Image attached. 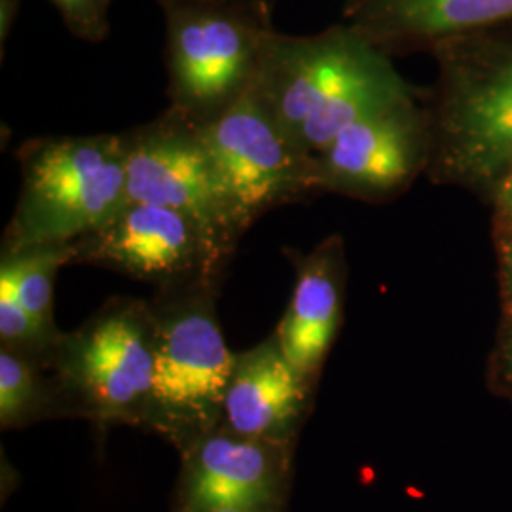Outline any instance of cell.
<instances>
[{
	"mask_svg": "<svg viewBox=\"0 0 512 512\" xmlns=\"http://www.w3.org/2000/svg\"><path fill=\"white\" fill-rule=\"evenodd\" d=\"M236 2L251 4V6H256V8H260V10H266V12L274 14L275 6H277L279 0H236Z\"/></svg>",
	"mask_w": 512,
	"mask_h": 512,
	"instance_id": "22",
	"label": "cell"
},
{
	"mask_svg": "<svg viewBox=\"0 0 512 512\" xmlns=\"http://www.w3.org/2000/svg\"><path fill=\"white\" fill-rule=\"evenodd\" d=\"M423 93L431 154L425 177L478 194L512 165V19L450 38Z\"/></svg>",
	"mask_w": 512,
	"mask_h": 512,
	"instance_id": "2",
	"label": "cell"
},
{
	"mask_svg": "<svg viewBox=\"0 0 512 512\" xmlns=\"http://www.w3.org/2000/svg\"><path fill=\"white\" fill-rule=\"evenodd\" d=\"M253 90L310 154L353 122L420 95L391 57L346 21L313 35L274 29Z\"/></svg>",
	"mask_w": 512,
	"mask_h": 512,
	"instance_id": "1",
	"label": "cell"
},
{
	"mask_svg": "<svg viewBox=\"0 0 512 512\" xmlns=\"http://www.w3.org/2000/svg\"><path fill=\"white\" fill-rule=\"evenodd\" d=\"M313 395L315 387L298 374L272 332L234 355L220 425L249 439L296 446Z\"/></svg>",
	"mask_w": 512,
	"mask_h": 512,
	"instance_id": "13",
	"label": "cell"
},
{
	"mask_svg": "<svg viewBox=\"0 0 512 512\" xmlns=\"http://www.w3.org/2000/svg\"><path fill=\"white\" fill-rule=\"evenodd\" d=\"M294 454V444L249 439L219 425L181 452L169 512H285L293 488Z\"/></svg>",
	"mask_w": 512,
	"mask_h": 512,
	"instance_id": "11",
	"label": "cell"
},
{
	"mask_svg": "<svg viewBox=\"0 0 512 512\" xmlns=\"http://www.w3.org/2000/svg\"><path fill=\"white\" fill-rule=\"evenodd\" d=\"M503 323H512V220L492 217Z\"/></svg>",
	"mask_w": 512,
	"mask_h": 512,
	"instance_id": "18",
	"label": "cell"
},
{
	"mask_svg": "<svg viewBox=\"0 0 512 512\" xmlns=\"http://www.w3.org/2000/svg\"><path fill=\"white\" fill-rule=\"evenodd\" d=\"M220 283L154 289V382L143 431L181 454L219 427L234 355L217 315Z\"/></svg>",
	"mask_w": 512,
	"mask_h": 512,
	"instance_id": "4",
	"label": "cell"
},
{
	"mask_svg": "<svg viewBox=\"0 0 512 512\" xmlns=\"http://www.w3.org/2000/svg\"><path fill=\"white\" fill-rule=\"evenodd\" d=\"M50 368L71 420L145 427L154 382V319L145 298L114 296L63 332Z\"/></svg>",
	"mask_w": 512,
	"mask_h": 512,
	"instance_id": "6",
	"label": "cell"
},
{
	"mask_svg": "<svg viewBox=\"0 0 512 512\" xmlns=\"http://www.w3.org/2000/svg\"><path fill=\"white\" fill-rule=\"evenodd\" d=\"M213 512H264V511H255V509H220V511Z\"/></svg>",
	"mask_w": 512,
	"mask_h": 512,
	"instance_id": "23",
	"label": "cell"
},
{
	"mask_svg": "<svg viewBox=\"0 0 512 512\" xmlns=\"http://www.w3.org/2000/svg\"><path fill=\"white\" fill-rule=\"evenodd\" d=\"M342 18L382 52L429 54L437 44L512 19V0H342Z\"/></svg>",
	"mask_w": 512,
	"mask_h": 512,
	"instance_id": "14",
	"label": "cell"
},
{
	"mask_svg": "<svg viewBox=\"0 0 512 512\" xmlns=\"http://www.w3.org/2000/svg\"><path fill=\"white\" fill-rule=\"evenodd\" d=\"M73 253V266H97L165 289L222 285L236 249L181 211L128 202L101 228L73 241Z\"/></svg>",
	"mask_w": 512,
	"mask_h": 512,
	"instance_id": "8",
	"label": "cell"
},
{
	"mask_svg": "<svg viewBox=\"0 0 512 512\" xmlns=\"http://www.w3.org/2000/svg\"><path fill=\"white\" fill-rule=\"evenodd\" d=\"M16 160L21 186L2 251L73 243L128 203L120 133L35 137L19 145Z\"/></svg>",
	"mask_w": 512,
	"mask_h": 512,
	"instance_id": "3",
	"label": "cell"
},
{
	"mask_svg": "<svg viewBox=\"0 0 512 512\" xmlns=\"http://www.w3.org/2000/svg\"><path fill=\"white\" fill-rule=\"evenodd\" d=\"M67 31L84 42H103L110 29L112 0H50Z\"/></svg>",
	"mask_w": 512,
	"mask_h": 512,
	"instance_id": "17",
	"label": "cell"
},
{
	"mask_svg": "<svg viewBox=\"0 0 512 512\" xmlns=\"http://www.w3.org/2000/svg\"><path fill=\"white\" fill-rule=\"evenodd\" d=\"M48 420H71L52 368L0 348V427L23 429Z\"/></svg>",
	"mask_w": 512,
	"mask_h": 512,
	"instance_id": "15",
	"label": "cell"
},
{
	"mask_svg": "<svg viewBox=\"0 0 512 512\" xmlns=\"http://www.w3.org/2000/svg\"><path fill=\"white\" fill-rule=\"evenodd\" d=\"M492 376L495 385L512 399V323H503L499 332L492 357Z\"/></svg>",
	"mask_w": 512,
	"mask_h": 512,
	"instance_id": "20",
	"label": "cell"
},
{
	"mask_svg": "<svg viewBox=\"0 0 512 512\" xmlns=\"http://www.w3.org/2000/svg\"><path fill=\"white\" fill-rule=\"evenodd\" d=\"M478 196L492 209V217L512 220V165L495 175Z\"/></svg>",
	"mask_w": 512,
	"mask_h": 512,
	"instance_id": "19",
	"label": "cell"
},
{
	"mask_svg": "<svg viewBox=\"0 0 512 512\" xmlns=\"http://www.w3.org/2000/svg\"><path fill=\"white\" fill-rule=\"evenodd\" d=\"M23 0H0V50L4 54V44L12 33Z\"/></svg>",
	"mask_w": 512,
	"mask_h": 512,
	"instance_id": "21",
	"label": "cell"
},
{
	"mask_svg": "<svg viewBox=\"0 0 512 512\" xmlns=\"http://www.w3.org/2000/svg\"><path fill=\"white\" fill-rule=\"evenodd\" d=\"M169 109L207 124L255 84L272 16L236 0H158Z\"/></svg>",
	"mask_w": 512,
	"mask_h": 512,
	"instance_id": "5",
	"label": "cell"
},
{
	"mask_svg": "<svg viewBox=\"0 0 512 512\" xmlns=\"http://www.w3.org/2000/svg\"><path fill=\"white\" fill-rule=\"evenodd\" d=\"M73 258V243L0 253V274L12 281L21 306L50 338H59L63 332L55 325V279L61 268L73 266Z\"/></svg>",
	"mask_w": 512,
	"mask_h": 512,
	"instance_id": "16",
	"label": "cell"
},
{
	"mask_svg": "<svg viewBox=\"0 0 512 512\" xmlns=\"http://www.w3.org/2000/svg\"><path fill=\"white\" fill-rule=\"evenodd\" d=\"M294 270L291 302L274 330L285 357L317 389L338 332L344 323L348 256L346 239L332 234L310 253L285 249Z\"/></svg>",
	"mask_w": 512,
	"mask_h": 512,
	"instance_id": "12",
	"label": "cell"
},
{
	"mask_svg": "<svg viewBox=\"0 0 512 512\" xmlns=\"http://www.w3.org/2000/svg\"><path fill=\"white\" fill-rule=\"evenodd\" d=\"M120 137L128 202L181 211L238 251L249 226L241 217L198 124L167 107L147 124L122 131Z\"/></svg>",
	"mask_w": 512,
	"mask_h": 512,
	"instance_id": "7",
	"label": "cell"
},
{
	"mask_svg": "<svg viewBox=\"0 0 512 512\" xmlns=\"http://www.w3.org/2000/svg\"><path fill=\"white\" fill-rule=\"evenodd\" d=\"M418 97L353 122L319 150L315 173L321 194L387 203L408 192L427 173L431 154L429 122Z\"/></svg>",
	"mask_w": 512,
	"mask_h": 512,
	"instance_id": "10",
	"label": "cell"
},
{
	"mask_svg": "<svg viewBox=\"0 0 512 512\" xmlns=\"http://www.w3.org/2000/svg\"><path fill=\"white\" fill-rule=\"evenodd\" d=\"M200 129L249 230L262 215L321 194L315 154L294 141L253 88Z\"/></svg>",
	"mask_w": 512,
	"mask_h": 512,
	"instance_id": "9",
	"label": "cell"
}]
</instances>
